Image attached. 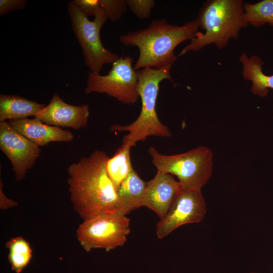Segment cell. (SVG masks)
I'll use <instances>...</instances> for the list:
<instances>
[{
  "label": "cell",
  "instance_id": "7c38bea8",
  "mask_svg": "<svg viewBox=\"0 0 273 273\" xmlns=\"http://www.w3.org/2000/svg\"><path fill=\"white\" fill-rule=\"evenodd\" d=\"M181 190L179 182L172 175L157 171L155 176L147 182L143 206L153 210L161 218L168 212Z\"/></svg>",
  "mask_w": 273,
  "mask_h": 273
},
{
  "label": "cell",
  "instance_id": "2e32d148",
  "mask_svg": "<svg viewBox=\"0 0 273 273\" xmlns=\"http://www.w3.org/2000/svg\"><path fill=\"white\" fill-rule=\"evenodd\" d=\"M46 105L18 95H0V122L34 116Z\"/></svg>",
  "mask_w": 273,
  "mask_h": 273
},
{
  "label": "cell",
  "instance_id": "603a6c76",
  "mask_svg": "<svg viewBox=\"0 0 273 273\" xmlns=\"http://www.w3.org/2000/svg\"><path fill=\"white\" fill-rule=\"evenodd\" d=\"M27 1L26 0H0V15L24 9Z\"/></svg>",
  "mask_w": 273,
  "mask_h": 273
},
{
  "label": "cell",
  "instance_id": "5bb4252c",
  "mask_svg": "<svg viewBox=\"0 0 273 273\" xmlns=\"http://www.w3.org/2000/svg\"><path fill=\"white\" fill-rule=\"evenodd\" d=\"M242 65V77L246 80L250 81L252 85L251 93L261 98L267 96L268 89H273V74H265L262 70L263 62L257 55H248L243 53L239 58Z\"/></svg>",
  "mask_w": 273,
  "mask_h": 273
},
{
  "label": "cell",
  "instance_id": "52a82bcc",
  "mask_svg": "<svg viewBox=\"0 0 273 273\" xmlns=\"http://www.w3.org/2000/svg\"><path fill=\"white\" fill-rule=\"evenodd\" d=\"M130 232V219L126 216L104 213L83 220L76 236L87 252L97 248L109 251L123 245Z\"/></svg>",
  "mask_w": 273,
  "mask_h": 273
},
{
  "label": "cell",
  "instance_id": "7402d4cb",
  "mask_svg": "<svg viewBox=\"0 0 273 273\" xmlns=\"http://www.w3.org/2000/svg\"><path fill=\"white\" fill-rule=\"evenodd\" d=\"M75 4L87 17L96 16L104 11L99 0H74Z\"/></svg>",
  "mask_w": 273,
  "mask_h": 273
},
{
  "label": "cell",
  "instance_id": "8992f818",
  "mask_svg": "<svg viewBox=\"0 0 273 273\" xmlns=\"http://www.w3.org/2000/svg\"><path fill=\"white\" fill-rule=\"evenodd\" d=\"M67 11L85 65L89 72L99 74L106 64H112L120 57L105 48L101 41L100 30L108 18L104 11L90 21L73 1L68 3Z\"/></svg>",
  "mask_w": 273,
  "mask_h": 273
},
{
  "label": "cell",
  "instance_id": "e0dca14e",
  "mask_svg": "<svg viewBox=\"0 0 273 273\" xmlns=\"http://www.w3.org/2000/svg\"><path fill=\"white\" fill-rule=\"evenodd\" d=\"M131 148L122 144L106 162L107 173L117 189L133 169L130 156Z\"/></svg>",
  "mask_w": 273,
  "mask_h": 273
},
{
  "label": "cell",
  "instance_id": "ba28073f",
  "mask_svg": "<svg viewBox=\"0 0 273 273\" xmlns=\"http://www.w3.org/2000/svg\"><path fill=\"white\" fill-rule=\"evenodd\" d=\"M132 63L130 56H122L113 63L106 75L89 72L85 94H105L124 104L135 103L139 98V81Z\"/></svg>",
  "mask_w": 273,
  "mask_h": 273
},
{
  "label": "cell",
  "instance_id": "9a60e30c",
  "mask_svg": "<svg viewBox=\"0 0 273 273\" xmlns=\"http://www.w3.org/2000/svg\"><path fill=\"white\" fill-rule=\"evenodd\" d=\"M146 185L147 182L133 169L118 189V214L126 216L131 211L143 206Z\"/></svg>",
  "mask_w": 273,
  "mask_h": 273
},
{
  "label": "cell",
  "instance_id": "ffe728a7",
  "mask_svg": "<svg viewBox=\"0 0 273 273\" xmlns=\"http://www.w3.org/2000/svg\"><path fill=\"white\" fill-rule=\"evenodd\" d=\"M99 2L108 19L113 22L119 20L128 8L125 0H99Z\"/></svg>",
  "mask_w": 273,
  "mask_h": 273
},
{
  "label": "cell",
  "instance_id": "7a4b0ae2",
  "mask_svg": "<svg viewBox=\"0 0 273 273\" xmlns=\"http://www.w3.org/2000/svg\"><path fill=\"white\" fill-rule=\"evenodd\" d=\"M199 28L196 19L182 25H171L165 19L154 20L147 28L122 34L119 40L125 46L139 49V57L133 66L135 71L146 67L160 69L172 66L177 59L174 49L197 37Z\"/></svg>",
  "mask_w": 273,
  "mask_h": 273
},
{
  "label": "cell",
  "instance_id": "d4e9b609",
  "mask_svg": "<svg viewBox=\"0 0 273 273\" xmlns=\"http://www.w3.org/2000/svg\"><path fill=\"white\" fill-rule=\"evenodd\" d=\"M251 273H255V272H251Z\"/></svg>",
  "mask_w": 273,
  "mask_h": 273
},
{
  "label": "cell",
  "instance_id": "3957f363",
  "mask_svg": "<svg viewBox=\"0 0 273 273\" xmlns=\"http://www.w3.org/2000/svg\"><path fill=\"white\" fill-rule=\"evenodd\" d=\"M244 3L242 0H208L205 2L196 19L200 32L179 53L180 57L190 51H198L205 46L214 44L221 50L231 39H237L240 31L247 27L244 16Z\"/></svg>",
  "mask_w": 273,
  "mask_h": 273
},
{
  "label": "cell",
  "instance_id": "44dd1931",
  "mask_svg": "<svg viewBox=\"0 0 273 273\" xmlns=\"http://www.w3.org/2000/svg\"><path fill=\"white\" fill-rule=\"evenodd\" d=\"M127 7L140 19L148 18L155 3L153 0H126Z\"/></svg>",
  "mask_w": 273,
  "mask_h": 273
},
{
  "label": "cell",
  "instance_id": "cb8c5ba5",
  "mask_svg": "<svg viewBox=\"0 0 273 273\" xmlns=\"http://www.w3.org/2000/svg\"><path fill=\"white\" fill-rule=\"evenodd\" d=\"M0 185V207L2 209H7L14 207L18 205V203L12 199L8 198L4 193L3 191V182L1 179Z\"/></svg>",
  "mask_w": 273,
  "mask_h": 273
},
{
  "label": "cell",
  "instance_id": "d6986e66",
  "mask_svg": "<svg viewBox=\"0 0 273 273\" xmlns=\"http://www.w3.org/2000/svg\"><path fill=\"white\" fill-rule=\"evenodd\" d=\"M245 19L248 25L259 27L268 24L273 27V0H262L244 4Z\"/></svg>",
  "mask_w": 273,
  "mask_h": 273
},
{
  "label": "cell",
  "instance_id": "ac0fdd59",
  "mask_svg": "<svg viewBox=\"0 0 273 273\" xmlns=\"http://www.w3.org/2000/svg\"><path fill=\"white\" fill-rule=\"evenodd\" d=\"M6 247L9 250L8 259L12 269L21 272L30 262L32 251L29 243L21 237L11 238Z\"/></svg>",
  "mask_w": 273,
  "mask_h": 273
},
{
  "label": "cell",
  "instance_id": "277c9868",
  "mask_svg": "<svg viewBox=\"0 0 273 273\" xmlns=\"http://www.w3.org/2000/svg\"><path fill=\"white\" fill-rule=\"evenodd\" d=\"M171 66L160 69L146 67L136 71L138 77V92L142 102L141 110L138 118L126 125H112V131H128L123 136L122 145L132 148L148 137L155 136L169 138L171 132L162 123L156 111V103L160 82L165 79L173 81L170 74Z\"/></svg>",
  "mask_w": 273,
  "mask_h": 273
},
{
  "label": "cell",
  "instance_id": "4fadbf2b",
  "mask_svg": "<svg viewBox=\"0 0 273 273\" xmlns=\"http://www.w3.org/2000/svg\"><path fill=\"white\" fill-rule=\"evenodd\" d=\"M8 123L16 130L39 147L51 142H70L74 134L69 130L52 126L35 118L10 120Z\"/></svg>",
  "mask_w": 273,
  "mask_h": 273
},
{
  "label": "cell",
  "instance_id": "9c48e42d",
  "mask_svg": "<svg viewBox=\"0 0 273 273\" xmlns=\"http://www.w3.org/2000/svg\"><path fill=\"white\" fill-rule=\"evenodd\" d=\"M206 212L201 189L181 190L168 212L157 223V238L162 239L183 225L200 222Z\"/></svg>",
  "mask_w": 273,
  "mask_h": 273
},
{
  "label": "cell",
  "instance_id": "5b68a950",
  "mask_svg": "<svg viewBox=\"0 0 273 273\" xmlns=\"http://www.w3.org/2000/svg\"><path fill=\"white\" fill-rule=\"evenodd\" d=\"M148 152L157 171L175 176L181 190H201L211 177L213 154L206 146H199L175 155L162 154L152 146Z\"/></svg>",
  "mask_w": 273,
  "mask_h": 273
},
{
  "label": "cell",
  "instance_id": "30bf717a",
  "mask_svg": "<svg viewBox=\"0 0 273 273\" xmlns=\"http://www.w3.org/2000/svg\"><path fill=\"white\" fill-rule=\"evenodd\" d=\"M0 149L10 160L16 180H23L40 155L39 146L13 127L0 122Z\"/></svg>",
  "mask_w": 273,
  "mask_h": 273
},
{
  "label": "cell",
  "instance_id": "6da1fadb",
  "mask_svg": "<svg viewBox=\"0 0 273 273\" xmlns=\"http://www.w3.org/2000/svg\"><path fill=\"white\" fill-rule=\"evenodd\" d=\"M108 158L105 152L96 150L67 168L70 200L83 220L101 214H118V189L106 170Z\"/></svg>",
  "mask_w": 273,
  "mask_h": 273
},
{
  "label": "cell",
  "instance_id": "8fae6325",
  "mask_svg": "<svg viewBox=\"0 0 273 273\" xmlns=\"http://www.w3.org/2000/svg\"><path fill=\"white\" fill-rule=\"evenodd\" d=\"M89 107L87 104L72 105L55 93L50 103L34 117L50 125L78 130L88 124Z\"/></svg>",
  "mask_w": 273,
  "mask_h": 273
}]
</instances>
